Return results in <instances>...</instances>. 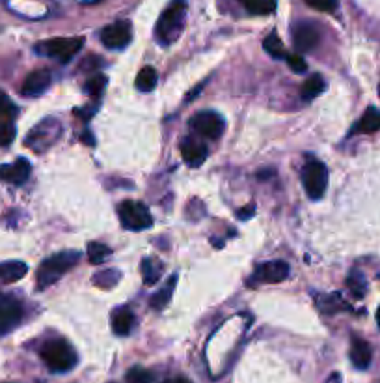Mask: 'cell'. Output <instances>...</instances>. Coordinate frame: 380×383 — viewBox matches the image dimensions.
<instances>
[{
	"label": "cell",
	"instance_id": "14",
	"mask_svg": "<svg viewBox=\"0 0 380 383\" xmlns=\"http://www.w3.org/2000/svg\"><path fill=\"white\" fill-rule=\"evenodd\" d=\"M30 171V163L21 157L16 163H11V165H2L0 167V180L13 183V185H21V183H25L28 180Z\"/></svg>",
	"mask_w": 380,
	"mask_h": 383
},
{
	"label": "cell",
	"instance_id": "24",
	"mask_svg": "<svg viewBox=\"0 0 380 383\" xmlns=\"http://www.w3.org/2000/svg\"><path fill=\"white\" fill-rule=\"evenodd\" d=\"M111 257H112V249L106 247L105 243L91 242L90 245H88V260H90L94 266H101V264H105Z\"/></svg>",
	"mask_w": 380,
	"mask_h": 383
},
{
	"label": "cell",
	"instance_id": "29",
	"mask_svg": "<svg viewBox=\"0 0 380 383\" xmlns=\"http://www.w3.org/2000/svg\"><path fill=\"white\" fill-rule=\"evenodd\" d=\"M105 86H106V77L103 75V73H97V75H94L91 79H88L84 85V90L88 96L91 97H99L103 92H105Z\"/></svg>",
	"mask_w": 380,
	"mask_h": 383
},
{
	"label": "cell",
	"instance_id": "13",
	"mask_svg": "<svg viewBox=\"0 0 380 383\" xmlns=\"http://www.w3.org/2000/svg\"><path fill=\"white\" fill-rule=\"evenodd\" d=\"M50 81H52V77H50L49 70H35L32 71L30 75L26 77L21 92H23V96L28 97L41 96V94L50 86Z\"/></svg>",
	"mask_w": 380,
	"mask_h": 383
},
{
	"label": "cell",
	"instance_id": "28",
	"mask_svg": "<svg viewBox=\"0 0 380 383\" xmlns=\"http://www.w3.org/2000/svg\"><path fill=\"white\" fill-rule=\"evenodd\" d=\"M263 47H265V50L272 56V58H281V56H285L284 43H281L280 36L274 34V32L270 36H267L265 41H263Z\"/></svg>",
	"mask_w": 380,
	"mask_h": 383
},
{
	"label": "cell",
	"instance_id": "12",
	"mask_svg": "<svg viewBox=\"0 0 380 383\" xmlns=\"http://www.w3.org/2000/svg\"><path fill=\"white\" fill-rule=\"evenodd\" d=\"M293 43L298 50L306 53V50L315 49L317 43H319V31L317 26L310 21H301L296 23L295 28H293Z\"/></svg>",
	"mask_w": 380,
	"mask_h": 383
},
{
	"label": "cell",
	"instance_id": "38",
	"mask_svg": "<svg viewBox=\"0 0 380 383\" xmlns=\"http://www.w3.org/2000/svg\"><path fill=\"white\" fill-rule=\"evenodd\" d=\"M376 323H379V328H380V307H379V311H376Z\"/></svg>",
	"mask_w": 380,
	"mask_h": 383
},
{
	"label": "cell",
	"instance_id": "37",
	"mask_svg": "<svg viewBox=\"0 0 380 383\" xmlns=\"http://www.w3.org/2000/svg\"><path fill=\"white\" fill-rule=\"evenodd\" d=\"M168 383H190V382H189V379H185V378H175V379H170Z\"/></svg>",
	"mask_w": 380,
	"mask_h": 383
},
{
	"label": "cell",
	"instance_id": "6",
	"mask_svg": "<svg viewBox=\"0 0 380 383\" xmlns=\"http://www.w3.org/2000/svg\"><path fill=\"white\" fill-rule=\"evenodd\" d=\"M60 133H62L60 122L55 120V118H45V120L40 122V124L32 129L30 135L26 136L25 144L30 148V150L40 153V151L49 150V148L60 139Z\"/></svg>",
	"mask_w": 380,
	"mask_h": 383
},
{
	"label": "cell",
	"instance_id": "16",
	"mask_svg": "<svg viewBox=\"0 0 380 383\" xmlns=\"http://www.w3.org/2000/svg\"><path fill=\"white\" fill-rule=\"evenodd\" d=\"M350 361L358 370H365L369 368L371 361H373V350H371L369 342L360 337H352L350 342Z\"/></svg>",
	"mask_w": 380,
	"mask_h": 383
},
{
	"label": "cell",
	"instance_id": "15",
	"mask_svg": "<svg viewBox=\"0 0 380 383\" xmlns=\"http://www.w3.org/2000/svg\"><path fill=\"white\" fill-rule=\"evenodd\" d=\"M181 156H183L189 167H200L201 163L207 159V148L203 142L189 136V139L181 142Z\"/></svg>",
	"mask_w": 380,
	"mask_h": 383
},
{
	"label": "cell",
	"instance_id": "30",
	"mask_svg": "<svg viewBox=\"0 0 380 383\" xmlns=\"http://www.w3.org/2000/svg\"><path fill=\"white\" fill-rule=\"evenodd\" d=\"M17 114V107L13 105V101L6 96L4 92L0 90V118L4 122H11Z\"/></svg>",
	"mask_w": 380,
	"mask_h": 383
},
{
	"label": "cell",
	"instance_id": "7",
	"mask_svg": "<svg viewBox=\"0 0 380 383\" xmlns=\"http://www.w3.org/2000/svg\"><path fill=\"white\" fill-rule=\"evenodd\" d=\"M82 43L84 40L82 38H52V40L41 41L38 43L35 50L43 56H49V58H56L60 62H69L73 56L82 49Z\"/></svg>",
	"mask_w": 380,
	"mask_h": 383
},
{
	"label": "cell",
	"instance_id": "9",
	"mask_svg": "<svg viewBox=\"0 0 380 383\" xmlns=\"http://www.w3.org/2000/svg\"><path fill=\"white\" fill-rule=\"evenodd\" d=\"M130 36H133V28L129 21H116L101 31V41L108 49H123L129 45Z\"/></svg>",
	"mask_w": 380,
	"mask_h": 383
},
{
	"label": "cell",
	"instance_id": "3",
	"mask_svg": "<svg viewBox=\"0 0 380 383\" xmlns=\"http://www.w3.org/2000/svg\"><path fill=\"white\" fill-rule=\"evenodd\" d=\"M40 355L43 363L49 367L52 372H69L71 368L77 365V353L69 344L62 338H52L47 340L40 350Z\"/></svg>",
	"mask_w": 380,
	"mask_h": 383
},
{
	"label": "cell",
	"instance_id": "2",
	"mask_svg": "<svg viewBox=\"0 0 380 383\" xmlns=\"http://www.w3.org/2000/svg\"><path fill=\"white\" fill-rule=\"evenodd\" d=\"M80 260V254L75 251L58 252L55 257L47 258L45 262H41L38 269V288L45 290L50 284H55L58 279L67 273L71 267H75Z\"/></svg>",
	"mask_w": 380,
	"mask_h": 383
},
{
	"label": "cell",
	"instance_id": "4",
	"mask_svg": "<svg viewBox=\"0 0 380 383\" xmlns=\"http://www.w3.org/2000/svg\"><path fill=\"white\" fill-rule=\"evenodd\" d=\"M118 215L123 225V228L133 230V232H140L153 225V217H151L150 207L136 200H125L121 202L118 207Z\"/></svg>",
	"mask_w": 380,
	"mask_h": 383
},
{
	"label": "cell",
	"instance_id": "22",
	"mask_svg": "<svg viewBox=\"0 0 380 383\" xmlns=\"http://www.w3.org/2000/svg\"><path fill=\"white\" fill-rule=\"evenodd\" d=\"M380 129V111L375 107H369L364 112L360 124H358V131L362 133H375Z\"/></svg>",
	"mask_w": 380,
	"mask_h": 383
},
{
	"label": "cell",
	"instance_id": "25",
	"mask_svg": "<svg viewBox=\"0 0 380 383\" xmlns=\"http://www.w3.org/2000/svg\"><path fill=\"white\" fill-rule=\"evenodd\" d=\"M136 88L140 92H151L153 88H155L157 85V71L153 70L151 66H145L142 68L140 73L136 75V81H135Z\"/></svg>",
	"mask_w": 380,
	"mask_h": 383
},
{
	"label": "cell",
	"instance_id": "5",
	"mask_svg": "<svg viewBox=\"0 0 380 383\" xmlns=\"http://www.w3.org/2000/svg\"><path fill=\"white\" fill-rule=\"evenodd\" d=\"M302 185L311 200H319L328 185V171L319 159H310L302 168Z\"/></svg>",
	"mask_w": 380,
	"mask_h": 383
},
{
	"label": "cell",
	"instance_id": "10",
	"mask_svg": "<svg viewBox=\"0 0 380 383\" xmlns=\"http://www.w3.org/2000/svg\"><path fill=\"white\" fill-rule=\"evenodd\" d=\"M23 318L21 303L11 296L0 293V335L8 333L16 328Z\"/></svg>",
	"mask_w": 380,
	"mask_h": 383
},
{
	"label": "cell",
	"instance_id": "34",
	"mask_svg": "<svg viewBox=\"0 0 380 383\" xmlns=\"http://www.w3.org/2000/svg\"><path fill=\"white\" fill-rule=\"evenodd\" d=\"M287 64H289L291 70H295L296 73H302V71H306V62L304 58H302L301 55H287Z\"/></svg>",
	"mask_w": 380,
	"mask_h": 383
},
{
	"label": "cell",
	"instance_id": "32",
	"mask_svg": "<svg viewBox=\"0 0 380 383\" xmlns=\"http://www.w3.org/2000/svg\"><path fill=\"white\" fill-rule=\"evenodd\" d=\"M16 139V126L11 122H0V146H8Z\"/></svg>",
	"mask_w": 380,
	"mask_h": 383
},
{
	"label": "cell",
	"instance_id": "17",
	"mask_svg": "<svg viewBox=\"0 0 380 383\" xmlns=\"http://www.w3.org/2000/svg\"><path fill=\"white\" fill-rule=\"evenodd\" d=\"M135 323L136 318L130 308H118L112 314V331L116 335H120V337H127L135 329Z\"/></svg>",
	"mask_w": 380,
	"mask_h": 383
},
{
	"label": "cell",
	"instance_id": "19",
	"mask_svg": "<svg viewBox=\"0 0 380 383\" xmlns=\"http://www.w3.org/2000/svg\"><path fill=\"white\" fill-rule=\"evenodd\" d=\"M252 16H269L276 10V0H239Z\"/></svg>",
	"mask_w": 380,
	"mask_h": 383
},
{
	"label": "cell",
	"instance_id": "36",
	"mask_svg": "<svg viewBox=\"0 0 380 383\" xmlns=\"http://www.w3.org/2000/svg\"><path fill=\"white\" fill-rule=\"evenodd\" d=\"M80 141L88 142V144H94V136L90 135V131H84V135L80 136Z\"/></svg>",
	"mask_w": 380,
	"mask_h": 383
},
{
	"label": "cell",
	"instance_id": "18",
	"mask_svg": "<svg viewBox=\"0 0 380 383\" xmlns=\"http://www.w3.org/2000/svg\"><path fill=\"white\" fill-rule=\"evenodd\" d=\"M28 273V266L19 260L0 264V284H13Z\"/></svg>",
	"mask_w": 380,
	"mask_h": 383
},
{
	"label": "cell",
	"instance_id": "35",
	"mask_svg": "<svg viewBox=\"0 0 380 383\" xmlns=\"http://www.w3.org/2000/svg\"><path fill=\"white\" fill-rule=\"evenodd\" d=\"M254 215V206H246V210H242V212H239V219H248V217Z\"/></svg>",
	"mask_w": 380,
	"mask_h": 383
},
{
	"label": "cell",
	"instance_id": "8",
	"mask_svg": "<svg viewBox=\"0 0 380 383\" xmlns=\"http://www.w3.org/2000/svg\"><path fill=\"white\" fill-rule=\"evenodd\" d=\"M190 127L194 129L198 135L206 136V139H218L224 131V118L218 114V112L206 111L198 112L192 122H190Z\"/></svg>",
	"mask_w": 380,
	"mask_h": 383
},
{
	"label": "cell",
	"instance_id": "1",
	"mask_svg": "<svg viewBox=\"0 0 380 383\" xmlns=\"http://www.w3.org/2000/svg\"><path fill=\"white\" fill-rule=\"evenodd\" d=\"M186 17V0H172L168 8L160 14L155 26V36L159 43L170 45L183 32Z\"/></svg>",
	"mask_w": 380,
	"mask_h": 383
},
{
	"label": "cell",
	"instance_id": "33",
	"mask_svg": "<svg viewBox=\"0 0 380 383\" xmlns=\"http://www.w3.org/2000/svg\"><path fill=\"white\" fill-rule=\"evenodd\" d=\"M306 4L311 6L313 10L317 11H326V14H330L337 8V0H306Z\"/></svg>",
	"mask_w": 380,
	"mask_h": 383
},
{
	"label": "cell",
	"instance_id": "21",
	"mask_svg": "<svg viewBox=\"0 0 380 383\" xmlns=\"http://www.w3.org/2000/svg\"><path fill=\"white\" fill-rule=\"evenodd\" d=\"M326 85H325V79L320 75H311L308 81L302 85V99L304 101H310V99H315L317 96H320L323 92H325Z\"/></svg>",
	"mask_w": 380,
	"mask_h": 383
},
{
	"label": "cell",
	"instance_id": "26",
	"mask_svg": "<svg viewBox=\"0 0 380 383\" xmlns=\"http://www.w3.org/2000/svg\"><path fill=\"white\" fill-rule=\"evenodd\" d=\"M120 277V271H116V269H103V271L94 275V284L103 288V290H111V288H114L116 284H118Z\"/></svg>",
	"mask_w": 380,
	"mask_h": 383
},
{
	"label": "cell",
	"instance_id": "27",
	"mask_svg": "<svg viewBox=\"0 0 380 383\" xmlns=\"http://www.w3.org/2000/svg\"><path fill=\"white\" fill-rule=\"evenodd\" d=\"M347 286H349L350 293H352L356 299H362L365 296V292H367V284H365L364 275L358 271L350 273L349 279H347Z\"/></svg>",
	"mask_w": 380,
	"mask_h": 383
},
{
	"label": "cell",
	"instance_id": "31",
	"mask_svg": "<svg viewBox=\"0 0 380 383\" xmlns=\"http://www.w3.org/2000/svg\"><path fill=\"white\" fill-rule=\"evenodd\" d=\"M127 379L129 383H151L153 382V374L150 370H145V368H130L129 374H127Z\"/></svg>",
	"mask_w": 380,
	"mask_h": 383
},
{
	"label": "cell",
	"instance_id": "20",
	"mask_svg": "<svg viewBox=\"0 0 380 383\" xmlns=\"http://www.w3.org/2000/svg\"><path fill=\"white\" fill-rule=\"evenodd\" d=\"M175 283H177V275H172L170 281H168V284H166L162 290H159V292L151 298L150 305L151 308H155V311H162V308L170 303L172 299V292H174V288H175Z\"/></svg>",
	"mask_w": 380,
	"mask_h": 383
},
{
	"label": "cell",
	"instance_id": "11",
	"mask_svg": "<svg viewBox=\"0 0 380 383\" xmlns=\"http://www.w3.org/2000/svg\"><path fill=\"white\" fill-rule=\"evenodd\" d=\"M289 277V266L284 260H272V262L261 264L254 273V283H267L276 284L284 283L285 279Z\"/></svg>",
	"mask_w": 380,
	"mask_h": 383
},
{
	"label": "cell",
	"instance_id": "23",
	"mask_svg": "<svg viewBox=\"0 0 380 383\" xmlns=\"http://www.w3.org/2000/svg\"><path fill=\"white\" fill-rule=\"evenodd\" d=\"M160 275H162V264H159L153 258H145L142 260V277H144L145 284L159 283Z\"/></svg>",
	"mask_w": 380,
	"mask_h": 383
}]
</instances>
